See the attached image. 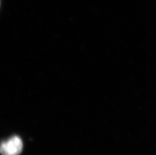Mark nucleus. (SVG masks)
I'll return each mask as SVG.
<instances>
[{
	"mask_svg": "<svg viewBox=\"0 0 156 155\" xmlns=\"http://www.w3.org/2000/svg\"><path fill=\"white\" fill-rule=\"evenodd\" d=\"M23 149V143L20 137L13 136L6 141L2 142V155H19Z\"/></svg>",
	"mask_w": 156,
	"mask_h": 155,
	"instance_id": "obj_1",
	"label": "nucleus"
}]
</instances>
